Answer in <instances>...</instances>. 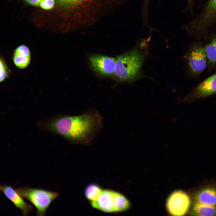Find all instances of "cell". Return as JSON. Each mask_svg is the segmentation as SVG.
I'll return each instance as SVG.
<instances>
[{"label": "cell", "mask_w": 216, "mask_h": 216, "mask_svg": "<svg viewBox=\"0 0 216 216\" xmlns=\"http://www.w3.org/2000/svg\"><path fill=\"white\" fill-rule=\"evenodd\" d=\"M52 10L41 22L46 27L66 31L90 26L99 20L109 0H52Z\"/></svg>", "instance_id": "1"}, {"label": "cell", "mask_w": 216, "mask_h": 216, "mask_svg": "<svg viewBox=\"0 0 216 216\" xmlns=\"http://www.w3.org/2000/svg\"><path fill=\"white\" fill-rule=\"evenodd\" d=\"M103 117L92 108L78 115H58L41 120L43 130L59 135L72 144L89 145L102 128Z\"/></svg>", "instance_id": "2"}, {"label": "cell", "mask_w": 216, "mask_h": 216, "mask_svg": "<svg viewBox=\"0 0 216 216\" xmlns=\"http://www.w3.org/2000/svg\"><path fill=\"white\" fill-rule=\"evenodd\" d=\"M151 36L141 39L135 46L127 52L117 56L114 74L120 82L132 83L144 78L153 80L142 71L143 64L149 54Z\"/></svg>", "instance_id": "3"}, {"label": "cell", "mask_w": 216, "mask_h": 216, "mask_svg": "<svg viewBox=\"0 0 216 216\" xmlns=\"http://www.w3.org/2000/svg\"><path fill=\"white\" fill-rule=\"evenodd\" d=\"M216 26V0H208L192 20L183 25V30L196 40L209 41Z\"/></svg>", "instance_id": "4"}, {"label": "cell", "mask_w": 216, "mask_h": 216, "mask_svg": "<svg viewBox=\"0 0 216 216\" xmlns=\"http://www.w3.org/2000/svg\"><path fill=\"white\" fill-rule=\"evenodd\" d=\"M182 58L184 75L187 78L198 79L207 68L204 45L200 41L195 40L190 44Z\"/></svg>", "instance_id": "5"}, {"label": "cell", "mask_w": 216, "mask_h": 216, "mask_svg": "<svg viewBox=\"0 0 216 216\" xmlns=\"http://www.w3.org/2000/svg\"><path fill=\"white\" fill-rule=\"evenodd\" d=\"M92 206L106 213L121 212L129 209L130 203L123 195L109 190H103L96 201L91 202Z\"/></svg>", "instance_id": "6"}, {"label": "cell", "mask_w": 216, "mask_h": 216, "mask_svg": "<svg viewBox=\"0 0 216 216\" xmlns=\"http://www.w3.org/2000/svg\"><path fill=\"white\" fill-rule=\"evenodd\" d=\"M16 190L21 197L29 200L36 208L37 216H45L47 208L59 195L56 192L26 187Z\"/></svg>", "instance_id": "7"}, {"label": "cell", "mask_w": 216, "mask_h": 216, "mask_svg": "<svg viewBox=\"0 0 216 216\" xmlns=\"http://www.w3.org/2000/svg\"><path fill=\"white\" fill-rule=\"evenodd\" d=\"M216 93V73L211 75L193 87L190 92L176 103H191L195 100Z\"/></svg>", "instance_id": "8"}, {"label": "cell", "mask_w": 216, "mask_h": 216, "mask_svg": "<svg viewBox=\"0 0 216 216\" xmlns=\"http://www.w3.org/2000/svg\"><path fill=\"white\" fill-rule=\"evenodd\" d=\"M191 200L185 192L176 190L169 196L166 202V208L168 212L173 216L184 215L189 211Z\"/></svg>", "instance_id": "9"}, {"label": "cell", "mask_w": 216, "mask_h": 216, "mask_svg": "<svg viewBox=\"0 0 216 216\" xmlns=\"http://www.w3.org/2000/svg\"><path fill=\"white\" fill-rule=\"evenodd\" d=\"M92 68L97 73L104 76L114 75L116 58L99 54H93L88 58Z\"/></svg>", "instance_id": "10"}, {"label": "cell", "mask_w": 216, "mask_h": 216, "mask_svg": "<svg viewBox=\"0 0 216 216\" xmlns=\"http://www.w3.org/2000/svg\"><path fill=\"white\" fill-rule=\"evenodd\" d=\"M194 202L216 207V183H204L194 193Z\"/></svg>", "instance_id": "11"}, {"label": "cell", "mask_w": 216, "mask_h": 216, "mask_svg": "<svg viewBox=\"0 0 216 216\" xmlns=\"http://www.w3.org/2000/svg\"><path fill=\"white\" fill-rule=\"evenodd\" d=\"M0 191L11 201L17 208L20 209L23 215H28L33 210L32 206L26 202L17 192L16 190L10 186L0 184Z\"/></svg>", "instance_id": "12"}, {"label": "cell", "mask_w": 216, "mask_h": 216, "mask_svg": "<svg viewBox=\"0 0 216 216\" xmlns=\"http://www.w3.org/2000/svg\"><path fill=\"white\" fill-rule=\"evenodd\" d=\"M209 42L204 45L207 61V68L210 71L216 69V34H212Z\"/></svg>", "instance_id": "13"}, {"label": "cell", "mask_w": 216, "mask_h": 216, "mask_svg": "<svg viewBox=\"0 0 216 216\" xmlns=\"http://www.w3.org/2000/svg\"><path fill=\"white\" fill-rule=\"evenodd\" d=\"M190 214L194 216H216V207L194 202Z\"/></svg>", "instance_id": "14"}, {"label": "cell", "mask_w": 216, "mask_h": 216, "mask_svg": "<svg viewBox=\"0 0 216 216\" xmlns=\"http://www.w3.org/2000/svg\"><path fill=\"white\" fill-rule=\"evenodd\" d=\"M102 190L98 185L92 183L87 186L85 189V196L90 202L95 201L100 196Z\"/></svg>", "instance_id": "15"}, {"label": "cell", "mask_w": 216, "mask_h": 216, "mask_svg": "<svg viewBox=\"0 0 216 216\" xmlns=\"http://www.w3.org/2000/svg\"><path fill=\"white\" fill-rule=\"evenodd\" d=\"M31 57L20 55H14L13 61L15 64L20 69H24L29 64Z\"/></svg>", "instance_id": "16"}, {"label": "cell", "mask_w": 216, "mask_h": 216, "mask_svg": "<svg viewBox=\"0 0 216 216\" xmlns=\"http://www.w3.org/2000/svg\"><path fill=\"white\" fill-rule=\"evenodd\" d=\"M199 0H187L188 5L187 9L189 10L192 14H193V7L195 3ZM149 0H143V4L142 7V15L144 16H147L148 15V5Z\"/></svg>", "instance_id": "17"}, {"label": "cell", "mask_w": 216, "mask_h": 216, "mask_svg": "<svg viewBox=\"0 0 216 216\" xmlns=\"http://www.w3.org/2000/svg\"><path fill=\"white\" fill-rule=\"evenodd\" d=\"M14 55H20L28 57H31V53L29 48L25 45L18 46L15 50Z\"/></svg>", "instance_id": "18"}, {"label": "cell", "mask_w": 216, "mask_h": 216, "mask_svg": "<svg viewBox=\"0 0 216 216\" xmlns=\"http://www.w3.org/2000/svg\"><path fill=\"white\" fill-rule=\"evenodd\" d=\"M7 76L6 69L3 70L0 72V82L4 80Z\"/></svg>", "instance_id": "19"}, {"label": "cell", "mask_w": 216, "mask_h": 216, "mask_svg": "<svg viewBox=\"0 0 216 216\" xmlns=\"http://www.w3.org/2000/svg\"><path fill=\"white\" fill-rule=\"evenodd\" d=\"M5 69H6L5 65L2 61L0 59V72Z\"/></svg>", "instance_id": "20"}]
</instances>
